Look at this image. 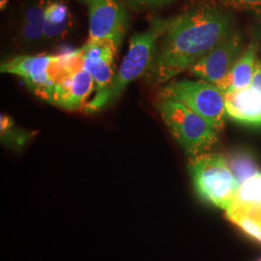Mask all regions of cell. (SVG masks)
<instances>
[{"label": "cell", "instance_id": "6da1fadb", "mask_svg": "<svg viewBox=\"0 0 261 261\" xmlns=\"http://www.w3.org/2000/svg\"><path fill=\"white\" fill-rule=\"evenodd\" d=\"M231 10L212 1H201L176 16L152 19L158 39L145 75L150 85L166 84L190 70L234 31Z\"/></svg>", "mask_w": 261, "mask_h": 261}, {"label": "cell", "instance_id": "7a4b0ae2", "mask_svg": "<svg viewBox=\"0 0 261 261\" xmlns=\"http://www.w3.org/2000/svg\"><path fill=\"white\" fill-rule=\"evenodd\" d=\"M48 73L53 84L49 103L68 111L84 110L95 83L84 69L81 48L54 55Z\"/></svg>", "mask_w": 261, "mask_h": 261}, {"label": "cell", "instance_id": "3957f363", "mask_svg": "<svg viewBox=\"0 0 261 261\" xmlns=\"http://www.w3.org/2000/svg\"><path fill=\"white\" fill-rule=\"evenodd\" d=\"M157 39V32L152 27L144 32L134 34L130 38L129 49L112 84L103 91L96 92L85 105L84 112H99L112 106L130 83L146 75L154 57Z\"/></svg>", "mask_w": 261, "mask_h": 261}, {"label": "cell", "instance_id": "277c9868", "mask_svg": "<svg viewBox=\"0 0 261 261\" xmlns=\"http://www.w3.org/2000/svg\"><path fill=\"white\" fill-rule=\"evenodd\" d=\"M158 110L172 137L191 158L208 153L219 141V133L185 105L159 100Z\"/></svg>", "mask_w": 261, "mask_h": 261}, {"label": "cell", "instance_id": "5b68a950", "mask_svg": "<svg viewBox=\"0 0 261 261\" xmlns=\"http://www.w3.org/2000/svg\"><path fill=\"white\" fill-rule=\"evenodd\" d=\"M188 166L198 196L226 211L240 186L228 168L225 156L216 153L201 154L190 158Z\"/></svg>", "mask_w": 261, "mask_h": 261}, {"label": "cell", "instance_id": "8992f818", "mask_svg": "<svg viewBox=\"0 0 261 261\" xmlns=\"http://www.w3.org/2000/svg\"><path fill=\"white\" fill-rule=\"evenodd\" d=\"M159 100H171L182 103L200 115L216 132L224 130L226 112L224 95L214 84L205 81L181 80L165 85Z\"/></svg>", "mask_w": 261, "mask_h": 261}, {"label": "cell", "instance_id": "52a82bcc", "mask_svg": "<svg viewBox=\"0 0 261 261\" xmlns=\"http://www.w3.org/2000/svg\"><path fill=\"white\" fill-rule=\"evenodd\" d=\"M244 36L240 30L233 32L203 56L190 69L193 75L214 84L223 93L227 92V80L236 61L244 50Z\"/></svg>", "mask_w": 261, "mask_h": 261}, {"label": "cell", "instance_id": "ba28073f", "mask_svg": "<svg viewBox=\"0 0 261 261\" xmlns=\"http://www.w3.org/2000/svg\"><path fill=\"white\" fill-rule=\"evenodd\" d=\"M89 39L110 41L118 47L129 27V14L118 0H90Z\"/></svg>", "mask_w": 261, "mask_h": 261}, {"label": "cell", "instance_id": "9c48e42d", "mask_svg": "<svg viewBox=\"0 0 261 261\" xmlns=\"http://www.w3.org/2000/svg\"><path fill=\"white\" fill-rule=\"evenodd\" d=\"M53 57L54 55L15 56L3 61L0 71L4 74L19 76L33 93L49 103L53 84L48 68Z\"/></svg>", "mask_w": 261, "mask_h": 261}, {"label": "cell", "instance_id": "30bf717a", "mask_svg": "<svg viewBox=\"0 0 261 261\" xmlns=\"http://www.w3.org/2000/svg\"><path fill=\"white\" fill-rule=\"evenodd\" d=\"M119 47L110 41L88 40L81 48L84 69L92 75L97 92L108 88L114 79L115 56Z\"/></svg>", "mask_w": 261, "mask_h": 261}, {"label": "cell", "instance_id": "8fae6325", "mask_svg": "<svg viewBox=\"0 0 261 261\" xmlns=\"http://www.w3.org/2000/svg\"><path fill=\"white\" fill-rule=\"evenodd\" d=\"M224 95L226 115L242 125L261 127V94L251 87Z\"/></svg>", "mask_w": 261, "mask_h": 261}, {"label": "cell", "instance_id": "7c38bea8", "mask_svg": "<svg viewBox=\"0 0 261 261\" xmlns=\"http://www.w3.org/2000/svg\"><path fill=\"white\" fill-rule=\"evenodd\" d=\"M53 0H28L19 17L18 38L19 44L29 47L43 41L45 13Z\"/></svg>", "mask_w": 261, "mask_h": 261}, {"label": "cell", "instance_id": "4fadbf2b", "mask_svg": "<svg viewBox=\"0 0 261 261\" xmlns=\"http://www.w3.org/2000/svg\"><path fill=\"white\" fill-rule=\"evenodd\" d=\"M75 19L64 0H53L47 6L44 21V42L59 41L73 30Z\"/></svg>", "mask_w": 261, "mask_h": 261}, {"label": "cell", "instance_id": "5bb4252c", "mask_svg": "<svg viewBox=\"0 0 261 261\" xmlns=\"http://www.w3.org/2000/svg\"><path fill=\"white\" fill-rule=\"evenodd\" d=\"M228 211H241L261 223V172L239 187Z\"/></svg>", "mask_w": 261, "mask_h": 261}, {"label": "cell", "instance_id": "9a60e30c", "mask_svg": "<svg viewBox=\"0 0 261 261\" xmlns=\"http://www.w3.org/2000/svg\"><path fill=\"white\" fill-rule=\"evenodd\" d=\"M257 59L256 44L253 43L243 50L228 75L227 92L251 87Z\"/></svg>", "mask_w": 261, "mask_h": 261}, {"label": "cell", "instance_id": "2e32d148", "mask_svg": "<svg viewBox=\"0 0 261 261\" xmlns=\"http://www.w3.org/2000/svg\"><path fill=\"white\" fill-rule=\"evenodd\" d=\"M225 158L228 168L239 186L259 172L257 161L251 150L238 148L228 153Z\"/></svg>", "mask_w": 261, "mask_h": 261}, {"label": "cell", "instance_id": "e0dca14e", "mask_svg": "<svg viewBox=\"0 0 261 261\" xmlns=\"http://www.w3.org/2000/svg\"><path fill=\"white\" fill-rule=\"evenodd\" d=\"M226 218L236 224L243 232L261 244V223L241 211L225 212Z\"/></svg>", "mask_w": 261, "mask_h": 261}, {"label": "cell", "instance_id": "ac0fdd59", "mask_svg": "<svg viewBox=\"0 0 261 261\" xmlns=\"http://www.w3.org/2000/svg\"><path fill=\"white\" fill-rule=\"evenodd\" d=\"M225 8L261 15V0H219Z\"/></svg>", "mask_w": 261, "mask_h": 261}, {"label": "cell", "instance_id": "d6986e66", "mask_svg": "<svg viewBox=\"0 0 261 261\" xmlns=\"http://www.w3.org/2000/svg\"><path fill=\"white\" fill-rule=\"evenodd\" d=\"M133 10L155 9L166 6L174 0H125Z\"/></svg>", "mask_w": 261, "mask_h": 261}, {"label": "cell", "instance_id": "ffe728a7", "mask_svg": "<svg viewBox=\"0 0 261 261\" xmlns=\"http://www.w3.org/2000/svg\"><path fill=\"white\" fill-rule=\"evenodd\" d=\"M252 88L256 90L258 93L261 94V60L257 59L256 65H255V72L252 77Z\"/></svg>", "mask_w": 261, "mask_h": 261}, {"label": "cell", "instance_id": "44dd1931", "mask_svg": "<svg viewBox=\"0 0 261 261\" xmlns=\"http://www.w3.org/2000/svg\"><path fill=\"white\" fill-rule=\"evenodd\" d=\"M254 38L257 42V45H258L261 51V20L254 28Z\"/></svg>", "mask_w": 261, "mask_h": 261}, {"label": "cell", "instance_id": "7402d4cb", "mask_svg": "<svg viewBox=\"0 0 261 261\" xmlns=\"http://www.w3.org/2000/svg\"><path fill=\"white\" fill-rule=\"evenodd\" d=\"M75 1H79V2H82V3H85V4H88L90 0H75Z\"/></svg>", "mask_w": 261, "mask_h": 261}, {"label": "cell", "instance_id": "603a6c76", "mask_svg": "<svg viewBox=\"0 0 261 261\" xmlns=\"http://www.w3.org/2000/svg\"><path fill=\"white\" fill-rule=\"evenodd\" d=\"M258 261H261V259H259V260H258Z\"/></svg>", "mask_w": 261, "mask_h": 261}]
</instances>
